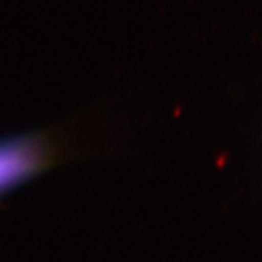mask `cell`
Listing matches in <instances>:
<instances>
[{"label":"cell","mask_w":262,"mask_h":262,"mask_svg":"<svg viewBox=\"0 0 262 262\" xmlns=\"http://www.w3.org/2000/svg\"><path fill=\"white\" fill-rule=\"evenodd\" d=\"M64 137L54 130L12 134L0 139V198L69 158Z\"/></svg>","instance_id":"cell-1"}]
</instances>
